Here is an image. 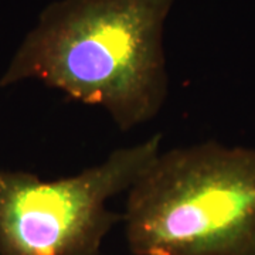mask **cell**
I'll list each match as a JSON object with an SVG mask.
<instances>
[{"label":"cell","instance_id":"1","mask_svg":"<svg viewBox=\"0 0 255 255\" xmlns=\"http://www.w3.org/2000/svg\"><path fill=\"white\" fill-rule=\"evenodd\" d=\"M174 0H57L17 48L0 88L37 80L101 107L127 132L155 118L169 75L164 21Z\"/></svg>","mask_w":255,"mask_h":255},{"label":"cell","instance_id":"2","mask_svg":"<svg viewBox=\"0 0 255 255\" xmlns=\"http://www.w3.org/2000/svg\"><path fill=\"white\" fill-rule=\"evenodd\" d=\"M122 221L133 255H255V149L160 152L128 190Z\"/></svg>","mask_w":255,"mask_h":255},{"label":"cell","instance_id":"3","mask_svg":"<svg viewBox=\"0 0 255 255\" xmlns=\"http://www.w3.org/2000/svg\"><path fill=\"white\" fill-rule=\"evenodd\" d=\"M160 143L156 133L57 180L0 169V255H100L122 221L107 203L130 189L160 153Z\"/></svg>","mask_w":255,"mask_h":255}]
</instances>
